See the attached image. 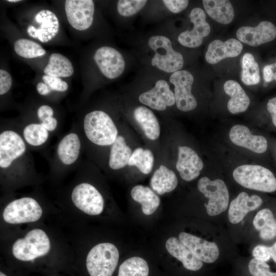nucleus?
<instances>
[{
	"mask_svg": "<svg viewBox=\"0 0 276 276\" xmlns=\"http://www.w3.org/2000/svg\"><path fill=\"white\" fill-rule=\"evenodd\" d=\"M193 28L191 30L181 32L178 37V41L182 45L191 48H197L201 45L204 37L211 31V27L206 21V16L203 9L199 7L193 8L190 14Z\"/></svg>",
	"mask_w": 276,
	"mask_h": 276,
	"instance_id": "obj_11",
	"label": "nucleus"
},
{
	"mask_svg": "<svg viewBox=\"0 0 276 276\" xmlns=\"http://www.w3.org/2000/svg\"><path fill=\"white\" fill-rule=\"evenodd\" d=\"M203 168V162L196 151L188 146L178 147L176 168L182 179L188 181L195 179Z\"/></svg>",
	"mask_w": 276,
	"mask_h": 276,
	"instance_id": "obj_18",
	"label": "nucleus"
},
{
	"mask_svg": "<svg viewBox=\"0 0 276 276\" xmlns=\"http://www.w3.org/2000/svg\"><path fill=\"white\" fill-rule=\"evenodd\" d=\"M163 2L166 7L174 13L181 12L189 4V1L187 0H164Z\"/></svg>",
	"mask_w": 276,
	"mask_h": 276,
	"instance_id": "obj_41",
	"label": "nucleus"
},
{
	"mask_svg": "<svg viewBox=\"0 0 276 276\" xmlns=\"http://www.w3.org/2000/svg\"><path fill=\"white\" fill-rule=\"evenodd\" d=\"M43 81L51 90L63 92L68 89L67 83L59 77L43 75L42 77Z\"/></svg>",
	"mask_w": 276,
	"mask_h": 276,
	"instance_id": "obj_40",
	"label": "nucleus"
},
{
	"mask_svg": "<svg viewBox=\"0 0 276 276\" xmlns=\"http://www.w3.org/2000/svg\"><path fill=\"white\" fill-rule=\"evenodd\" d=\"M0 276H7L5 273L2 272V271L0 272Z\"/></svg>",
	"mask_w": 276,
	"mask_h": 276,
	"instance_id": "obj_49",
	"label": "nucleus"
},
{
	"mask_svg": "<svg viewBox=\"0 0 276 276\" xmlns=\"http://www.w3.org/2000/svg\"><path fill=\"white\" fill-rule=\"evenodd\" d=\"M94 59L102 74L108 79L118 78L124 71L125 62L122 55L112 47H100Z\"/></svg>",
	"mask_w": 276,
	"mask_h": 276,
	"instance_id": "obj_13",
	"label": "nucleus"
},
{
	"mask_svg": "<svg viewBox=\"0 0 276 276\" xmlns=\"http://www.w3.org/2000/svg\"><path fill=\"white\" fill-rule=\"evenodd\" d=\"M34 20L38 27L29 25L27 29V33L42 42H47L52 40L58 32V19L50 10H42L39 11L35 16Z\"/></svg>",
	"mask_w": 276,
	"mask_h": 276,
	"instance_id": "obj_16",
	"label": "nucleus"
},
{
	"mask_svg": "<svg viewBox=\"0 0 276 276\" xmlns=\"http://www.w3.org/2000/svg\"><path fill=\"white\" fill-rule=\"evenodd\" d=\"M119 259V252L114 244L108 242L98 244L87 255V271L90 276H111Z\"/></svg>",
	"mask_w": 276,
	"mask_h": 276,
	"instance_id": "obj_5",
	"label": "nucleus"
},
{
	"mask_svg": "<svg viewBox=\"0 0 276 276\" xmlns=\"http://www.w3.org/2000/svg\"><path fill=\"white\" fill-rule=\"evenodd\" d=\"M12 85V78L9 73L1 69L0 70V95L7 93Z\"/></svg>",
	"mask_w": 276,
	"mask_h": 276,
	"instance_id": "obj_42",
	"label": "nucleus"
},
{
	"mask_svg": "<svg viewBox=\"0 0 276 276\" xmlns=\"http://www.w3.org/2000/svg\"><path fill=\"white\" fill-rule=\"evenodd\" d=\"M71 199L76 207L89 215H98L104 209L103 196L95 187L87 182L80 183L74 188Z\"/></svg>",
	"mask_w": 276,
	"mask_h": 276,
	"instance_id": "obj_9",
	"label": "nucleus"
},
{
	"mask_svg": "<svg viewBox=\"0 0 276 276\" xmlns=\"http://www.w3.org/2000/svg\"><path fill=\"white\" fill-rule=\"evenodd\" d=\"M42 209L37 200L31 197H23L11 201L4 208V220L9 224L33 222L42 215Z\"/></svg>",
	"mask_w": 276,
	"mask_h": 276,
	"instance_id": "obj_7",
	"label": "nucleus"
},
{
	"mask_svg": "<svg viewBox=\"0 0 276 276\" xmlns=\"http://www.w3.org/2000/svg\"><path fill=\"white\" fill-rule=\"evenodd\" d=\"M53 115L54 111L52 108L47 105L40 106L37 110V117L40 122L53 117Z\"/></svg>",
	"mask_w": 276,
	"mask_h": 276,
	"instance_id": "obj_44",
	"label": "nucleus"
},
{
	"mask_svg": "<svg viewBox=\"0 0 276 276\" xmlns=\"http://www.w3.org/2000/svg\"><path fill=\"white\" fill-rule=\"evenodd\" d=\"M178 237L180 241L202 262L213 263L219 257V250L215 242L208 241L186 232H181Z\"/></svg>",
	"mask_w": 276,
	"mask_h": 276,
	"instance_id": "obj_17",
	"label": "nucleus"
},
{
	"mask_svg": "<svg viewBox=\"0 0 276 276\" xmlns=\"http://www.w3.org/2000/svg\"><path fill=\"white\" fill-rule=\"evenodd\" d=\"M267 109L271 116L273 125L276 127V97L268 100Z\"/></svg>",
	"mask_w": 276,
	"mask_h": 276,
	"instance_id": "obj_45",
	"label": "nucleus"
},
{
	"mask_svg": "<svg viewBox=\"0 0 276 276\" xmlns=\"http://www.w3.org/2000/svg\"><path fill=\"white\" fill-rule=\"evenodd\" d=\"M241 80L247 85L257 84L260 81L258 64L249 53H245L242 58Z\"/></svg>",
	"mask_w": 276,
	"mask_h": 276,
	"instance_id": "obj_33",
	"label": "nucleus"
},
{
	"mask_svg": "<svg viewBox=\"0 0 276 276\" xmlns=\"http://www.w3.org/2000/svg\"><path fill=\"white\" fill-rule=\"evenodd\" d=\"M248 269L253 276H276V272L270 271V267L266 262L257 258L250 261Z\"/></svg>",
	"mask_w": 276,
	"mask_h": 276,
	"instance_id": "obj_38",
	"label": "nucleus"
},
{
	"mask_svg": "<svg viewBox=\"0 0 276 276\" xmlns=\"http://www.w3.org/2000/svg\"><path fill=\"white\" fill-rule=\"evenodd\" d=\"M262 202L257 195L249 196L245 192L240 193L230 203L228 212L229 221L233 224L239 223L249 212L260 207Z\"/></svg>",
	"mask_w": 276,
	"mask_h": 276,
	"instance_id": "obj_21",
	"label": "nucleus"
},
{
	"mask_svg": "<svg viewBox=\"0 0 276 276\" xmlns=\"http://www.w3.org/2000/svg\"><path fill=\"white\" fill-rule=\"evenodd\" d=\"M170 82L174 85V96L177 108L187 112L197 106V101L192 93L194 79L188 71L179 70L174 72L170 77Z\"/></svg>",
	"mask_w": 276,
	"mask_h": 276,
	"instance_id": "obj_10",
	"label": "nucleus"
},
{
	"mask_svg": "<svg viewBox=\"0 0 276 276\" xmlns=\"http://www.w3.org/2000/svg\"><path fill=\"white\" fill-rule=\"evenodd\" d=\"M39 123L49 132L54 131L58 126V121L54 117L48 118Z\"/></svg>",
	"mask_w": 276,
	"mask_h": 276,
	"instance_id": "obj_46",
	"label": "nucleus"
},
{
	"mask_svg": "<svg viewBox=\"0 0 276 276\" xmlns=\"http://www.w3.org/2000/svg\"><path fill=\"white\" fill-rule=\"evenodd\" d=\"M225 93L230 96L227 102V109L236 114L247 110L250 104V99L238 82L233 80L226 81L223 85Z\"/></svg>",
	"mask_w": 276,
	"mask_h": 276,
	"instance_id": "obj_24",
	"label": "nucleus"
},
{
	"mask_svg": "<svg viewBox=\"0 0 276 276\" xmlns=\"http://www.w3.org/2000/svg\"><path fill=\"white\" fill-rule=\"evenodd\" d=\"M139 101L143 104L158 111H163L167 107L175 104L174 93L164 80L157 81L154 86L148 91L141 94Z\"/></svg>",
	"mask_w": 276,
	"mask_h": 276,
	"instance_id": "obj_14",
	"label": "nucleus"
},
{
	"mask_svg": "<svg viewBox=\"0 0 276 276\" xmlns=\"http://www.w3.org/2000/svg\"><path fill=\"white\" fill-rule=\"evenodd\" d=\"M132 198L142 205V211L146 215L152 214L160 204L159 197L150 188L138 185L131 191Z\"/></svg>",
	"mask_w": 276,
	"mask_h": 276,
	"instance_id": "obj_29",
	"label": "nucleus"
},
{
	"mask_svg": "<svg viewBox=\"0 0 276 276\" xmlns=\"http://www.w3.org/2000/svg\"><path fill=\"white\" fill-rule=\"evenodd\" d=\"M14 49L16 53L24 58H33L45 55L46 51L38 43L25 38L17 40Z\"/></svg>",
	"mask_w": 276,
	"mask_h": 276,
	"instance_id": "obj_36",
	"label": "nucleus"
},
{
	"mask_svg": "<svg viewBox=\"0 0 276 276\" xmlns=\"http://www.w3.org/2000/svg\"><path fill=\"white\" fill-rule=\"evenodd\" d=\"M264 80L266 82L276 81V62L264 66L263 70Z\"/></svg>",
	"mask_w": 276,
	"mask_h": 276,
	"instance_id": "obj_43",
	"label": "nucleus"
},
{
	"mask_svg": "<svg viewBox=\"0 0 276 276\" xmlns=\"http://www.w3.org/2000/svg\"><path fill=\"white\" fill-rule=\"evenodd\" d=\"M147 2L146 0H119L117 3V11L121 16H131L140 11Z\"/></svg>",
	"mask_w": 276,
	"mask_h": 276,
	"instance_id": "obj_37",
	"label": "nucleus"
},
{
	"mask_svg": "<svg viewBox=\"0 0 276 276\" xmlns=\"http://www.w3.org/2000/svg\"><path fill=\"white\" fill-rule=\"evenodd\" d=\"M36 89L38 93L43 96L48 95L52 91L51 89L44 82H39L37 84Z\"/></svg>",
	"mask_w": 276,
	"mask_h": 276,
	"instance_id": "obj_47",
	"label": "nucleus"
},
{
	"mask_svg": "<svg viewBox=\"0 0 276 276\" xmlns=\"http://www.w3.org/2000/svg\"><path fill=\"white\" fill-rule=\"evenodd\" d=\"M51 241L47 233L40 228L29 231L25 236L13 244L12 254L18 260L30 261L44 256L51 249Z\"/></svg>",
	"mask_w": 276,
	"mask_h": 276,
	"instance_id": "obj_4",
	"label": "nucleus"
},
{
	"mask_svg": "<svg viewBox=\"0 0 276 276\" xmlns=\"http://www.w3.org/2000/svg\"><path fill=\"white\" fill-rule=\"evenodd\" d=\"M148 43L155 52L151 60L153 66L167 73H174L182 67L183 56L173 49L168 38L162 35L152 36L149 38Z\"/></svg>",
	"mask_w": 276,
	"mask_h": 276,
	"instance_id": "obj_6",
	"label": "nucleus"
},
{
	"mask_svg": "<svg viewBox=\"0 0 276 276\" xmlns=\"http://www.w3.org/2000/svg\"><path fill=\"white\" fill-rule=\"evenodd\" d=\"M43 72L45 75L60 78L70 77L74 71L69 59L60 54L53 53Z\"/></svg>",
	"mask_w": 276,
	"mask_h": 276,
	"instance_id": "obj_31",
	"label": "nucleus"
},
{
	"mask_svg": "<svg viewBox=\"0 0 276 276\" xmlns=\"http://www.w3.org/2000/svg\"><path fill=\"white\" fill-rule=\"evenodd\" d=\"M202 4L208 15L217 22L227 25L233 21L234 10L229 1L203 0Z\"/></svg>",
	"mask_w": 276,
	"mask_h": 276,
	"instance_id": "obj_27",
	"label": "nucleus"
},
{
	"mask_svg": "<svg viewBox=\"0 0 276 276\" xmlns=\"http://www.w3.org/2000/svg\"><path fill=\"white\" fill-rule=\"evenodd\" d=\"M83 127L87 139L99 146L110 147L119 135L113 120L102 110H94L87 113L84 118Z\"/></svg>",
	"mask_w": 276,
	"mask_h": 276,
	"instance_id": "obj_1",
	"label": "nucleus"
},
{
	"mask_svg": "<svg viewBox=\"0 0 276 276\" xmlns=\"http://www.w3.org/2000/svg\"><path fill=\"white\" fill-rule=\"evenodd\" d=\"M236 36L240 42L252 47L270 42L276 37V27L268 21H261L256 27L243 26L238 29Z\"/></svg>",
	"mask_w": 276,
	"mask_h": 276,
	"instance_id": "obj_15",
	"label": "nucleus"
},
{
	"mask_svg": "<svg viewBox=\"0 0 276 276\" xmlns=\"http://www.w3.org/2000/svg\"><path fill=\"white\" fill-rule=\"evenodd\" d=\"M177 184L175 173L164 165H160L154 171L150 181L151 188L159 195L172 191Z\"/></svg>",
	"mask_w": 276,
	"mask_h": 276,
	"instance_id": "obj_26",
	"label": "nucleus"
},
{
	"mask_svg": "<svg viewBox=\"0 0 276 276\" xmlns=\"http://www.w3.org/2000/svg\"><path fill=\"white\" fill-rule=\"evenodd\" d=\"M242 49V44L235 38L224 42L215 39L209 44L205 59L210 64H216L225 58L238 56Z\"/></svg>",
	"mask_w": 276,
	"mask_h": 276,
	"instance_id": "obj_20",
	"label": "nucleus"
},
{
	"mask_svg": "<svg viewBox=\"0 0 276 276\" xmlns=\"http://www.w3.org/2000/svg\"><path fill=\"white\" fill-rule=\"evenodd\" d=\"M154 163L152 152L148 149L138 147L132 152L128 165L135 166L142 173L148 174L151 172Z\"/></svg>",
	"mask_w": 276,
	"mask_h": 276,
	"instance_id": "obj_32",
	"label": "nucleus"
},
{
	"mask_svg": "<svg viewBox=\"0 0 276 276\" xmlns=\"http://www.w3.org/2000/svg\"><path fill=\"white\" fill-rule=\"evenodd\" d=\"M235 181L244 188L261 192L276 191V178L269 169L260 165H243L233 172Z\"/></svg>",
	"mask_w": 276,
	"mask_h": 276,
	"instance_id": "obj_3",
	"label": "nucleus"
},
{
	"mask_svg": "<svg viewBox=\"0 0 276 276\" xmlns=\"http://www.w3.org/2000/svg\"><path fill=\"white\" fill-rule=\"evenodd\" d=\"M65 11L68 22L77 30H86L93 24L95 6L92 0H66Z\"/></svg>",
	"mask_w": 276,
	"mask_h": 276,
	"instance_id": "obj_12",
	"label": "nucleus"
},
{
	"mask_svg": "<svg viewBox=\"0 0 276 276\" xmlns=\"http://www.w3.org/2000/svg\"><path fill=\"white\" fill-rule=\"evenodd\" d=\"M133 116L148 139L154 141L159 137V123L154 113L150 109L144 106H139L134 109Z\"/></svg>",
	"mask_w": 276,
	"mask_h": 276,
	"instance_id": "obj_25",
	"label": "nucleus"
},
{
	"mask_svg": "<svg viewBox=\"0 0 276 276\" xmlns=\"http://www.w3.org/2000/svg\"><path fill=\"white\" fill-rule=\"evenodd\" d=\"M81 140L76 132H70L59 141L56 154L59 162L64 166H71L79 158L81 151Z\"/></svg>",
	"mask_w": 276,
	"mask_h": 276,
	"instance_id": "obj_22",
	"label": "nucleus"
},
{
	"mask_svg": "<svg viewBox=\"0 0 276 276\" xmlns=\"http://www.w3.org/2000/svg\"><path fill=\"white\" fill-rule=\"evenodd\" d=\"M131 148L127 145L124 137L119 135L110 147L108 166L114 170H119L128 165L132 154Z\"/></svg>",
	"mask_w": 276,
	"mask_h": 276,
	"instance_id": "obj_28",
	"label": "nucleus"
},
{
	"mask_svg": "<svg viewBox=\"0 0 276 276\" xmlns=\"http://www.w3.org/2000/svg\"><path fill=\"white\" fill-rule=\"evenodd\" d=\"M253 224L259 231L262 239L271 240L276 237V219L269 209H264L259 211L254 218Z\"/></svg>",
	"mask_w": 276,
	"mask_h": 276,
	"instance_id": "obj_30",
	"label": "nucleus"
},
{
	"mask_svg": "<svg viewBox=\"0 0 276 276\" xmlns=\"http://www.w3.org/2000/svg\"><path fill=\"white\" fill-rule=\"evenodd\" d=\"M252 255L265 262L272 258L276 263V242L270 247L263 245L256 246L253 249Z\"/></svg>",
	"mask_w": 276,
	"mask_h": 276,
	"instance_id": "obj_39",
	"label": "nucleus"
},
{
	"mask_svg": "<svg viewBox=\"0 0 276 276\" xmlns=\"http://www.w3.org/2000/svg\"><path fill=\"white\" fill-rule=\"evenodd\" d=\"M147 262L139 257L130 258L120 266L118 276H148Z\"/></svg>",
	"mask_w": 276,
	"mask_h": 276,
	"instance_id": "obj_35",
	"label": "nucleus"
},
{
	"mask_svg": "<svg viewBox=\"0 0 276 276\" xmlns=\"http://www.w3.org/2000/svg\"><path fill=\"white\" fill-rule=\"evenodd\" d=\"M169 253L180 261L183 267L192 271L201 268L203 263L180 241L175 237L169 238L166 242Z\"/></svg>",
	"mask_w": 276,
	"mask_h": 276,
	"instance_id": "obj_23",
	"label": "nucleus"
},
{
	"mask_svg": "<svg viewBox=\"0 0 276 276\" xmlns=\"http://www.w3.org/2000/svg\"><path fill=\"white\" fill-rule=\"evenodd\" d=\"M22 136L28 145L38 147L46 143L49 137V131L40 123H32L24 128Z\"/></svg>",
	"mask_w": 276,
	"mask_h": 276,
	"instance_id": "obj_34",
	"label": "nucleus"
},
{
	"mask_svg": "<svg viewBox=\"0 0 276 276\" xmlns=\"http://www.w3.org/2000/svg\"><path fill=\"white\" fill-rule=\"evenodd\" d=\"M229 137L234 144L255 153H263L267 148V142L265 137L252 134L249 129L243 125L233 126L229 132Z\"/></svg>",
	"mask_w": 276,
	"mask_h": 276,
	"instance_id": "obj_19",
	"label": "nucleus"
},
{
	"mask_svg": "<svg viewBox=\"0 0 276 276\" xmlns=\"http://www.w3.org/2000/svg\"><path fill=\"white\" fill-rule=\"evenodd\" d=\"M197 187L198 190L209 199L208 203L205 205L208 215L216 216L227 209L229 193L222 180H211L207 177H203L198 180Z\"/></svg>",
	"mask_w": 276,
	"mask_h": 276,
	"instance_id": "obj_8",
	"label": "nucleus"
},
{
	"mask_svg": "<svg viewBox=\"0 0 276 276\" xmlns=\"http://www.w3.org/2000/svg\"><path fill=\"white\" fill-rule=\"evenodd\" d=\"M7 1L10 3H16V2H20L21 1L20 0H7Z\"/></svg>",
	"mask_w": 276,
	"mask_h": 276,
	"instance_id": "obj_48",
	"label": "nucleus"
},
{
	"mask_svg": "<svg viewBox=\"0 0 276 276\" xmlns=\"http://www.w3.org/2000/svg\"><path fill=\"white\" fill-rule=\"evenodd\" d=\"M28 154L27 143L22 135L12 129L0 133V169L1 172L10 170L23 164Z\"/></svg>",
	"mask_w": 276,
	"mask_h": 276,
	"instance_id": "obj_2",
	"label": "nucleus"
}]
</instances>
